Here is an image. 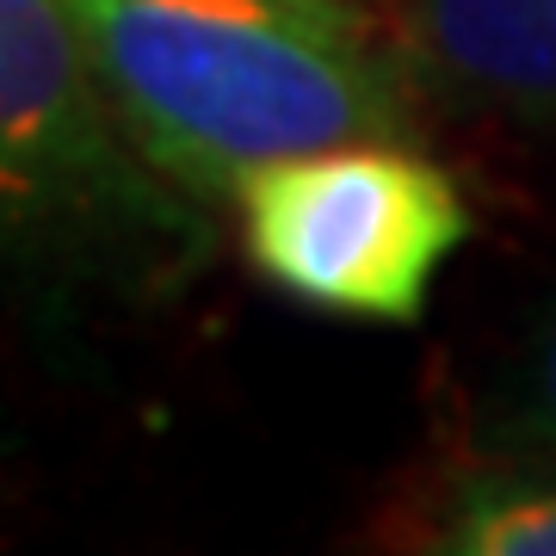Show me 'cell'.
Segmentation results:
<instances>
[{
	"label": "cell",
	"mask_w": 556,
	"mask_h": 556,
	"mask_svg": "<svg viewBox=\"0 0 556 556\" xmlns=\"http://www.w3.org/2000/svg\"><path fill=\"white\" fill-rule=\"evenodd\" d=\"M118 124L174 192L236 204L260 167L408 130L358 31L285 0H68Z\"/></svg>",
	"instance_id": "1"
},
{
	"label": "cell",
	"mask_w": 556,
	"mask_h": 556,
	"mask_svg": "<svg viewBox=\"0 0 556 556\" xmlns=\"http://www.w3.org/2000/svg\"><path fill=\"white\" fill-rule=\"evenodd\" d=\"M199 236L142 161L68 0H0V266H75Z\"/></svg>",
	"instance_id": "2"
},
{
	"label": "cell",
	"mask_w": 556,
	"mask_h": 556,
	"mask_svg": "<svg viewBox=\"0 0 556 556\" xmlns=\"http://www.w3.org/2000/svg\"><path fill=\"white\" fill-rule=\"evenodd\" d=\"M241 248L273 291L358 321H420L439 266L470 241L457 179L402 137L285 155L236 199Z\"/></svg>",
	"instance_id": "3"
},
{
	"label": "cell",
	"mask_w": 556,
	"mask_h": 556,
	"mask_svg": "<svg viewBox=\"0 0 556 556\" xmlns=\"http://www.w3.org/2000/svg\"><path fill=\"white\" fill-rule=\"evenodd\" d=\"M420 50L464 105L556 130V0H420Z\"/></svg>",
	"instance_id": "4"
},
{
	"label": "cell",
	"mask_w": 556,
	"mask_h": 556,
	"mask_svg": "<svg viewBox=\"0 0 556 556\" xmlns=\"http://www.w3.org/2000/svg\"><path fill=\"white\" fill-rule=\"evenodd\" d=\"M433 551L457 556H556V477H470L439 519Z\"/></svg>",
	"instance_id": "5"
},
{
	"label": "cell",
	"mask_w": 556,
	"mask_h": 556,
	"mask_svg": "<svg viewBox=\"0 0 556 556\" xmlns=\"http://www.w3.org/2000/svg\"><path fill=\"white\" fill-rule=\"evenodd\" d=\"M507 427L526 445H544L556 452V309L544 316V328L526 346V365L514 378V408H507Z\"/></svg>",
	"instance_id": "6"
},
{
	"label": "cell",
	"mask_w": 556,
	"mask_h": 556,
	"mask_svg": "<svg viewBox=\"0 0 556 556\" xmlns=\"http://www.w3.org/2000/svg\"><path fill=\"white\" fill-rule=\"evenodd\" d=\"M285 7H298V13H309V20L334 25V31H358V20H353L346 0H285Z\"/></svg>",
	"instance_id": "7"
}]
</instances>
